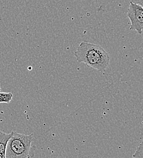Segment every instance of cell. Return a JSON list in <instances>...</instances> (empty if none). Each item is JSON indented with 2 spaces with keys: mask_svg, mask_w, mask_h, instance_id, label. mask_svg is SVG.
<instances>
[{
  "mask_svg": "<svg viewBox=\"0 0 143 158\" xmlns=\"http://www.w3.org/2000/svg\"><path fill=\"white\" fill-rule=\"evenodd\" d=\"M12 135V133L6 134L0 131V158H5V152L7 143Z\"/></svg>",
  "mask_w": 143,
  "mask_h": 158,
  "instance_id": "4",
  "label": "cell"
},
{
  "mask_svg": "<svg viewBox=\"0 0 143 158\" xmlns=\"http://www.w3.org/2000/svg\"><path fill=\"white\" fill-rule=\"evenodd\" d=\"M12 98L13 94L11 93H0V103H9Z\"/></svg>",
  "mask_w": 143,
  "mask_h": 158,
  "instance_id": "5",
  "label": "cell"
},
{
  "mask_svg": "<svg viewBox=\"0 0 143 158\" xmlns=\"http://www.w3.org/2000/svg\"><path fill=\"white\" fill-rule=\"evenodd\" d=\"M0 90H1V87H0Z\"/></svg>",
  "mask_w": 143,
  "mask_h": 158,
  "instance_id": "7",
  "label": "cell"
},
{
  "mask_svg": "<svg viewBox=\"0 0 143 158\" xmlns=\"http://www.w3.org/2000/svg\"><path fill=\"white\" fill-rule=\"evenodd\" d=\"M127 15L131 24L130 29L141 34L143 29V6L130 1L127 9Z\"/></svg>",
  "mask_w": 143,
  "mask_h": 158,
  "instance_id": "3",
  "label": "cell"
},
{
  "mask_svg": "<svg viewBox=\"0 0 143 158\" xmlns=\"http://www.w3.org/2000/svg\"><path fill=\"white\" fill-rule=\"evenodd\" d=\"M34 135H26L12 131L5 152V158H29L34 156L36 147L32 144Z\"/></svg>",
  "mask_w": 143,
  "mask_h": 158,
  "instance_id": "2",
  "label": "cell"
},
{
  "mask_svg": "<svg viewBox=\"0 0 143 158\" xmlns=\"http://www.w3.org/2000/svg\"><path fill=\"white\" fill-rule=\"evenodd\" d=\"M74 56L78 62L99 71H105L110 63V56L99 45L86 41L81 42Z\"/></svg>",
  "mask_w": 143,
  "mask_h": 158,
  "instance_id": "1",
  "label": "cell"
},
{
  "mask_svg": "<svg viewBox=\"0 0 143 158\" xmlns=\"http://www.w3.org/2000/svg\"><path fill=\"white\" fill-rule=\"evenodd\" d=\"M133 158H143V141L140 142L135 153L133 155Z\"/></svg>",
  "mask_w": 143,
  "mask_h": 158,
  "instance_id": "6",
  "label": "cell"
}]
</instances>
